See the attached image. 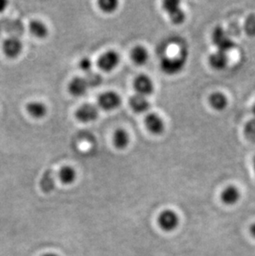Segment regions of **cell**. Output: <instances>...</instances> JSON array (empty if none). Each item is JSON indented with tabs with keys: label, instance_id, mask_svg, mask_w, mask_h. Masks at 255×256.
Here are the masks:
<instances>
[{
	"label": "cell",
	"instance_id": "6da1fadb",
	"mask_svg": "<svg viewBox=\"0 0 255 256\" xmlns=\"http://www.w3.org/2000/svg\"><path fill=\"white\" fill-rule=\"evenodd\" d=\"M212 42L218 51L228 52L236 46V44L230 36V34L223 28L217 27L212 34Z\"/></svg>",
	"mask_w": 255,
	"mask_h": 256
},
{
	"label": "cell",
	"instance_id": "7a4b0ae2",
	"mask_svg": "<svg viewBox=\"0 0 255 256\" xmlns=\"http://www.w3.org/2000/svg\"><path fill=\"white\" fill-rule=\"evenodd\" d=\"M164 10L168 14L171 22L174 24H180L185 20V12L182 10L180 2L176 0H166L162 4Z\"/></svg>",
	"mask_w": 255,
	"mask_h": 256
},
{
	"label": "cell",
	"instance_id": "3957f363",
	"mask_svg": "<svg viewBox=\"0 0 255 256\" xmlns=\"http://www.w3.org/2000/svg\"><path fill=\"white\" fill-rule=\"evenodd\" d=\"M185 62L182 56H166L162 60L161 69L168 75H175L182 70Z\"/></svg>",
	"mask_w": 255,
	"mask_h": 256
},
{
	"label": "cell",
	"instance_id": "277c9868",
	"mask_svg": "<svg viewBox=\"0 0 255 256\" xmlns=\"http://www.w3.org/2000/svg\"><path fill=\"white\" fill-rule=\"evenodd\" d=\"M158 220L160 228L166 232L174 230L179 224L178 216L172 210H165L160 213Z\"/></svg>",
	"mask_w": 255,
	"mask_h": 256
},
{
	"label": "cell",
	"instance_id": "5b68a950",
	"mask_svg": "<svg viewBox=\"0 0 255 256\" xmlns=\"http://www.w3.org/2000/svg\"><path fill=\"white\" fill-rule=\"evenodd\" d=\"M121 103L120 96L114 92H104L100 94L98 99V104L104 110H112L120 106Z\"/></svg>",
	"mask_w": 255,
	"mask_h": 256
},
{
	"label": "cell",
	"instance_id": "8992f818",
	"mask_svg": "<svg viewBox=\"0 0 255 256\" xmlns=\"http://www.w3.org/2000/svg\"><path fill=\"white\" fill-rule=\"evenodd\" d=\"M76 118L82 122L87 123L96 120L99 116V109L93 104H84L77 110Z\"/></svg>",
	"mask_w": 255,
	"mask_h": 256
},
{
	"label": "cell",
	"instance_id": "52a82bcc",
	"mask_svg": "<svg viewBox=\"0 0 255 256\" xmlns=\"http://www.w3.org/2000/svg\"><path fill=\"white\" fill-rule=\"evenodd\" d=\"M2 52L10 58H16L22 51V42L17 38H8L2 42Z\"/></svg>",
	"mask_w": 255,
	"mask_h": 256
},
{
	"label": "cell",
	"instance_id": "ba28073f",
	"mask_svg": "<svg viewBox=\"0 0 255 256\" xmlns=\"http://www.w3.org/2000/svg\"><path fill=\"white\" fill-rule=\"evenodd\" d=\"M134 87L137 94H141L144 96H147L148 94H152L154 88L152 80L150 79V76L144 74H141L135 78Z\"/></svg>",
	"mask_w": 255,
	"mask_h": 256
},
{
	"label": "cell",
	"instance_id": "9c48e42d",
	"mask_svg": "<svg viewBox=\"0 0 255 256\" xmlns=\"http://www.w3.org/2000/svg\"><path fill=\"white\" fill-rule=\"evenodd\" d=\"M120 56L114 51H108L100 56L98 66L104 72H111L118 66Z\"/></svg>",
	"mask_w": 255,
	"mask_h": 256
},
{
	"label": "cell",
	"instance_id": "30bf717a",
	"mask_svg": "<svg viewBox=\"0 0 255 256\" xmlns=\"http://www.w3.org/2000/svg\"><path fill=\"white\" fill-rule=\"evenodd\" d=\"M145 126L151 133L155 134H161L164 130L162 118L155 113L148 114L145 118Z\"/></svg>",
	"mask_w": 255,
	"mask_h": 256
},
{
	"label": "cell",
	"instance_id": "8fae6325",
	"mask_svg": "<svg viewBox=\"0 0 255 256\" xmlns=\"http://www.w3.org/2000/svg\"><path fill=\"white\" fill-rule=\"evenodd\" d=\"M69 92L70 94L75 96H82L86 94L87 90L89 88L88 83L84 78H73L70 84H69Z\"/></svg>",
	"mask_w": 255,
	"mask_h": 256
},
{
	"label": "cell",
	"instance_id": "7c38bea8",
	"mask_svg": "<svg viewBox=\"0 0 255 256\" xmlns=\"http://www.w3.org/2000/svg\"><path fill=\"white\" fill-rule=\"evenodd\" d=\"M130 104L136 113H144L150 108V102L146 99V96L140 94H134L130 98Z\"/></svg>",
	"mask_w": 255,
	"mask_h": 256
},
{
	"label": "cell",
	"instance_id": "4fadbf2b",
	"mask_svg": "<svg viewBox=\"0 0 255 256\" xmlns=\"http://www.w3.org/2000/svg\"><path fill=\"white\" fill-rule=\"evenodd\" d=\"M209 62L212 68L216 70H223L229 62V58L226 52L218 51L212 54L209 58Z\"/></svg>",
	"mask_w": 255,
	"mask_h": 256
},
{
	"label": "cell",
	"instance_id": "5bb4252c",
	"mask_svg": "<svg viewBox=\"0 0 255 256\" xmlns=\"http://www.w3.org/2000/svg\"><path fill=\"white\" fill-rule=\"evenodd\" d=\"M26 110L30 116L36 118H42L48 113L46 104L39 102H32L26 104Z\"/></svg>",
	"mask_w": 255,
	"mask_h": 256
},
{
	"label": "cell",
	"instance_id": "9a60e30c",
	"mask_svg": "<svg viewBox=\"0 0 255 256\" xmlns=\"http://www.w3.org/2000/svg\"><path fill=\"white\" fill-rule=\"evenodd\" d=\"M240 198V192L236 186H228L224 189L222 194V199L223 202L227 205H234L236 202H238Z\"/></svg>",
	"mask_w": 255,
	"mask_h": 256
},
{
	"label": "cell",
	"instance_id": "2e32d148",
	"mask_svg": "<svg viewBox=\"0 0 255 256\" xmlns=\"http://www.w3.org/2000/svg\"><path fill=\"white\" fill-rule=\"evenodd\" d=\"M40 188L45 194H50L55 189V178L52 170H46L42 176Z\"/></svg>",
	"mask_w": 255,
	"mask_h": 256
},
{
	"label": "cell",
	"instance_id": "e0dca14e",
	"mask_svg": "<svg viewBox=\"0 0 255 256\" xmlns=\"http://www.w3.org/2000/svg\"><path fill=\"white\" fill-rule=\"evenodd\" d=\"M29 30L34 36L38 38H44L48 34V28L46 24L40 20H34L29 24Z\"/></svg>",
	"mask_w": 255,
	"mask_h": 256
},
{
	"label": "cell",
	"instance_id": "ac0fdd59",
	"mask_svg": "<svg viewBox=\"0 0 255 256\" xmlns=\"http://www.w3.org/2000/svg\"><path fill=\"white\" fill-rule=\"evenodd\" d=\"M114 144L120 150H123L127 147L130 142V136L128 134L123 128H118L114 134Z\"/></svg>",
	"mask_w": 255,
	"mask_h": 256
},
{
	"label": "cell",
	"instance_id": "d6986e66",
	"mask_svg": "<svg viewBox=\"0 0 255 256\" xmlns=\"http://www.w3.org/2000/svg\"><path fill=\"white\" fill-rule=\"evenodd\" d=\"M210 104L216 110H223L227 106V99L224 94L216 92L210 97Z\"/></svg>",
	"mask_w": 255,
	"mask_h": 256
},
{
	"label": "cell",
	"instance_id": "ffe728a7",
	"mask_svg": "<svg viewBox=\"0 0 255 256\" xmlns=\"http://www.w3.org/2000/svg\"><path fill=\"white\" fill-rule=\"evenodd\" d=\"M131 58L138 65H144L148 59V52L144 46H135L131 52Z\"/></svg>",
	"mask_w": 255,
	"mask_h": 256
},
{
	"label": "cell",
	"instance_id": "44dd1931",
	"mask_svg": "<svg viewBox=\"0 0 255 256\" xmlns=\"http://www.w3.org/2000/svg\"><path fill=\"white\" fill-rule=\"evenodd\" d=\"M76 176V174L75 170L69 166L63 167L59 172V178L63 184H72L75 181Z\"/></svg>",
	"mask_w": 255,
	"mask_h": 256
},
{
	"label": "cell",
	"instance_id": "7402d4cb",
	"mask_svg": "<svg viewBox=\"0 0 255 256\" xmlns=\"http://www.w3.org/2000/svg\"><path fill=\"white\" fill-rule=\"evenodd\" d=\"M118 2L117 0H100V8L106 12H113L117 10Z\"/></svg>",
	"mask_w": 255,
	"mask_h": 256
},
{
	"label": "cell",
	"instance_id": "603a6c76",
	"mask_svg": "<svg viewBox=\"0 0 255 256\" xmlns=\"http://www.w3.org/2000/svg\"><path fill=\"white\" fill-rule=\"evenodd\" d=\"M86 80L89 87H96L99 86L102 82V76L99 75L98 73L89 72L86 76Z\"/></svg>",
	"mask_w": 255,
	"mask_h": 256
},
{
	"label": "cell",
	"instance_id": "cb8c5ba5",
	"mask_svg": "<svg viewBox=\"0 0 255 256\" xmlns=\"http://www.w3.org/2000/svg\"><path fill=\"white\" fill-rule=\"evenodd\" d=\"M244 134L250 140L255 141V118L250 120L246 123Z\"/></svg>",
	"mask_w": 255,
	"mask_h": 256
},
{
	"label": "cell",
	"instance_id": "d4e9b609",
	"mask_svg": "<svg viewBox=\"0 0 255 256\" xmlns=\"http://www.w3.org/2000/svg\"><path fill=\"white\" fill-rule=\"evenodd\" d=\"M244 30L250 36H255V16L251 15L244 22Z\"/></svg>",
	"mask_w": 255,
	"mask_h": 256
},
{
	"label": "cell",
	"instance_id": "484cf974",
	"mask_svg": "<svg viewBox=\"0 0 255 256\" xmlns=\"http://www.w3.org/2000/svg\"><path fill=\"white\" fill-rule=\"evenodd\" d=\"M79 68H80L83 72H90L92 68V60L88 58H82V60H80Z\"/></svg>",
	"mask_w": 255,
	"mask_h": 256
},
{
	"label": "cell",
	"instance_id": "4316f807",
	"mask_svg": "<svg viewBox=\"0 0 255 256\" xmlns=\"http://www.w3.org/2000/svg\"><path fill=\"white\" fill-rule=\"evenodd\" d=\"M8 6V1L6 0H0V12H4Z\"/></svg>",
	"mask_w": 255,
	"mask_h": 256
},
{
	"label": "cell",
	"instance_id": "83f0119b",
	"mask_svg": "<svg viewBox=\"0 0 255 256\" xmlns=\"http://www.w3.org/2000/svg\"><path fill=\"white\" fill-rule=\"evenodd\" d=\"M250 234H252V236H253L254 238H255V223L251 226Z\"/></svg>",
	"mask_w": 255,
	"mask_h": 256
},
{
	"label": "cell",
	"instance_id": "f1b7e54d",
	"mask_svg": "<svg viewBox=\"0 0 255 256\" xmlns=\"http://www.w3.org/2000/svg\"><path fill=\"white\" fill-rule=\"evenodd\" d=\"M42 256H59L55 253H48V254H44Z\"/></svg>",
	"mask_w": 255,
	"mask_h": 256
},
{
	"label": "cell",
	"instance_id": "f546056e",
	"mask_svg": "<svg viewBox=\"0 0 255 256\" xmlns=\"http://www.w3.org/2000/svg\"><path fill=\"white\" fill-rule=\"evenodd\" d=\"M252 112H253V114H254L255 116V103L254 104L253 108H252Z\"/></svg>",
	"mask_w": 255,
	"mask_h": 256
},
{
	"label": "cell",
	"instance_id": "4dcf8cb0",
	"mask_svg": "<svg viewBox=\"0 0 255 256\" xmlns=\"http://www.w3.org/2000/svg\"><path fill=\"white\" fill-rule=\"evenodd\" d=\"M254 168L255 170V157L254 158Z\"/></svg>",
	"mask_w": 255,
	"mask_h": 256
}]
</instances>
